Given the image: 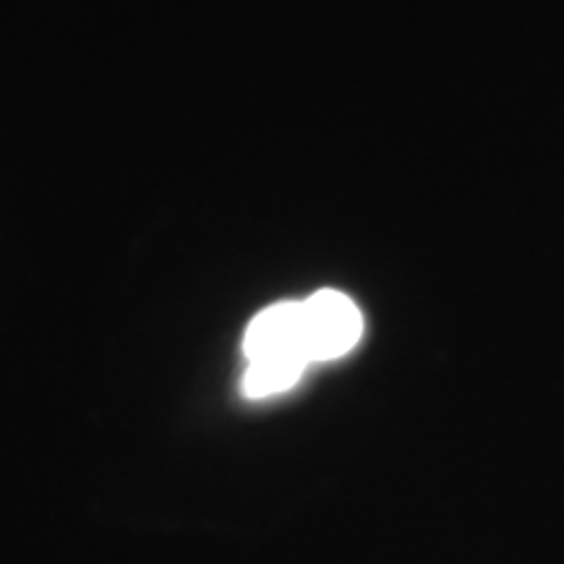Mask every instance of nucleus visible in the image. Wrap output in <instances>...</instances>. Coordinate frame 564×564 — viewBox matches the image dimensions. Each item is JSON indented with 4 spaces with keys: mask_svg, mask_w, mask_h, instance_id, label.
I'll return each instance as SVG.
<instances>
[{
    "mask_svg": "<svg viewBox=\"0 0 564 564\" xmlns=\"http://www.w3.org/2000/svg\"><path fill=\"white\" fill-rule=\"evenodd\" d=\"M303 348L308 364L333 361L356 348L364 335V316L345 293L319 291L301 301Z\"/></svg>",
    "mask_w": 564,
    "mask_h": 564,
    "instance_id": "1",
    "label": "nucleus"
},
{
    "mask_svg": "<svg viewBox=\"0 0 564 564\" xmlns=\"http://www.w3.org/2000/svg\"><path fill=\"white\" fill-rule=\"evenodd\" d=\"M243 352L249 364L272 361V358H299L308 364L306 348H303L301 303L285 301L264 308L246 329Z\"/></svg>",
    "mask_w": 564,
    "mask_h": 564,
    "instance_id": "2",
    "label": "nucleus"
},
{
    "mask_svg": "<svg viewBox=\"0 0 564 564\" xmlns=\"http://www.w3.org/2000/svg\"><path fill=\"white\" fill-rule=\"evenodd\" d=\"M306 361L299 358H272V361H253L243 373L241 390L246 398H270V394L285 392L299 382Z\"/></svg>",
    "mask_w": 564,
    "mask_h": 564,
    "instance_id": "3",
    "label": "nucleus"
}]
</instances>
